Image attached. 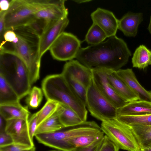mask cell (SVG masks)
Returning <instances> with one entry per match:
<instances>
[{
	"label": "cell",
	"instance_id": "1",
	"mask_svg": "<svg viewBox=\"0 0 151 151\" xmlns=\"http://www.w3.org/2000/svg\"><path fill=\"white\" fill-rule=\"evenodd\" d=\"M131 55L126 42L115 35L100 43L81 47L76 58L90 68H98L116 71L127 63Z\"/></svg>",
	"mask_w": 151,
	"mask_h": 151
},
{
	"label": "cell",
	"instance_id": "2",
	"mask_svg": "<svg viewBox=\"0 0 151 151\" xmlns=\"http://www.w3.org/2000/svg\"><path fill=\"white\" fill-rule=\"evenodd\" d=\"M0 75L13 88L20 99L31 90L29 74L22 59L13 50L0 48Z\"/></svg>",
	"mask_w": 151,
	"mask_h": 151
},
{
	"label": "cell",
	"instance_id": "3",
	"mask_svg": "<svg viewBox=\"0 0 151 151\" xmlns=\"http://www.w3.org/2000/svg\"><path fill=\"white\" fill-rule=\"evenodd\" d=\"M46 99L67 106L75 111L83 121H86V106L73 92L61 74L47 76L42 83Z\"/></svg>",
	"mask_w": 151,
	"mask_h": 151
},
{
	"label": "cell",
	"instance_id": "4",
	"mask_svg": "<svg viewBox=\"0 0 151 151\" xmlns=\"http://www.w3.org/2000/svg\"><path fill=\"white\" fill-rule=\"evenodd\" d=\"M102 131L120 149L140 151L141 147L130 128L116 119L102 122Z\"/></svg>",
	"mask_w": 151,
	"mask_h": 151
},
{
	"label": "cell",
	"instance_id": "5",
	"mask_svg": "<svg viewBox=\"0 0 151 151\" xmlns=\"http://www.w3.org/2000/svg\"><path fill=\"white\" fill-rule=\"evenodd\" d=\"M40 11L32 0H12L4 16L5 31L27 25Z\"/></svg>",
	"mask_w": 151,
	"mask_h": 151
},
{
	"label": "cell",
	"instance_id": "6",
	"mask_svg": "<svg viewBox=\"0 0 151 151\" xmlns=\"http://www.w3.org/2000/svg\"><path fill=\"white\" fill-rule=\"evenodd\" d=\"M86 107L93 116L102 122L117 116V109L99 91L93 78L87 89Z\"/></svg>",
	"mask_w": 151,
	"mask_h": 151
},
{
	"label": "cell",
	"instance_id": "7",
	"mask_svg": "<svg viewBox=\"0 0 151 151\" xmlns=\"http://www.w3.org/2000/svg\"><path fill=\"white\" fill-rule=\"evenodd\" d=\"M81 42L70 33L63 32L52 43L49 50L53 58L65 61L76 58L81 47Z\"/></svg>",
	"mask_w": 151,
	"mask_h": 151
},
{
	"label": "cell",
	"instance_id": "8",
	"mask_svg": "<svg viewBox=\"0 0 151 151\" xmlns=\"http://www.w3.org/2000/svg\"><path fill=\"white\" fill-rule=\"evenodd\" d=\"M17 36L19 41L16 43L12 44L13 50L26 65L29 71L32 85L39 78L41 60L38 58L37 51L33 49L34 47L22 37Z\"/></svg>",
	"mask_w": 151,
	"mask_h": 151
},
{
	"label": "cell",
	"instance_id": "9",
	"mask_svg": "<svg viewBox=\"0 0 151 151\" xmlns=\"http://www.w3.org/2000/svg\"><path fill=\"white\" fill-rule=\"evenodd\" d=\"M91 68L93 79L96 86L117 109L122 107L129 103L119 95L109 83L107 76L108 69L98 68Z\"/></svg>",
	"mask_w": 151,
	"mask_h": 151
},
{
	"label": "cell",
	"instance_id": "10",
	"mask_svg": "<svg viewBox=\"0 0 151 151\" xmlns=\"http://www.w3.org/2000/svg\"><path fill=\"white\" fill-rule=\"evenodd\" d=\"M68 17L61 19L49 25L44 30L39 38L37 50L38 58L41 60L44 54L48 50L59 35L68 25Z\"/></svg>",
	"mask_w": 151,
	"mask_h": 151
},
{
	"label": "cell",
	"instance_id": "11",
	"mask_svg": "<svg viewBox=\"0 0 151 151\" xmlns=\"http://www.w3.org/2000/svg\"><path fill=\"white\" fill-rule=\"evenodd\" d=\"M28 122L21 119L6 121L5 131L11 137L14 143L35 146L29 135Z\"/></svg>",
	"mask_w": 151,
	"mask_h": 151
},
{
	"label": "cell",
	"instance_id": "12",
	"mask_svg": "<svg viewBox=\"0 0 151 151\" xmlns=\"http://www.w3.org/2000/svg\"><path fill=\"white\" fill-rule=\"evenodd\" d=\"M91 16L93 23L99 26L105 32L108 38L116 35L119 20L112 12L98 8L91 13Z\"/></svg>",
	"mask_w": 151,
	"mask_h": 151
},
{
	"label": "cell",
	"instance_id": "13",
	"mask_svg": "<svg viewBox=\"0 0 151 151\" xmlns=\"http://www.w3.org/2000/svg\"><path fill=\"white\" fill-rule=\"evenodd\" d=\"M65 0H61L58 4L37 11L35 14V18L44 23L45 29L49 25L67 17L68 11L65 6Z\"/></svg>",
	"mask_w": 151,
	"mask_h": 151
},
{
	"label": "cell",
	"instance_id": "14",
	"mask_svg": "<svg viewBox=\"0 0 151 151\" xmlns=\"http://www.w3.org/2000/svg\"><path fill=\"white\" fill-rule=\"evenodd\" d=\"M116 72L119 77L137 96L139 100L151 103V91L147 90L140 85L132 69H120L116 71Z\"/></svg>",
	"mask_w": 151,
	"mask_h": 151
},
{
	"label": "cell",
	"instance_id": "15",
	"mask_svg": "<svg viewBox=\"0 0 151 151\" xmlns=\"http://www.w3.org/2000/svg\"><path fill=\"white\" fill-rule=\"evenodd\" d=\"M62 71L76 78L87 88L93 78L92 68L85 66L77 60H71L66 63Z\"/></svg>",
	"mask_w": 151,
	"mask_h": 151
},
{
	"label": "cell",
	"instance_id": "16",
	"mask_svg": "<svg viewBox=\"0 0 151 151\" xmlns=\"http://www.w3.org/2000/svg\"><path fill=\"white\" fill-rule=\"evenodd\" d=\"M143 20L142 13L128 12L119 20L118 29L125 36L134 37L137 34L139 26Z\"/></svg>",
	"mask_w": 151,
	"mask_h": 151
},
{
	"label": "cell",
	"instance_id": "17",
	"mask_svg": "<svg viewBox=\"0 0 151 151\" xmlns=\"http://www.w3.org/2000/svg\"><path fill=\"white\" fill-rule=\"evenodd\" d=\"M107 78L117 93L129 102L139 100L137 96L119 77L116 71L107 69Z\"/></svg>",
	"mask_w": 151,
	"mask_h": 151
},
{
	"label": "cell",
	"instance_id": "18",
	"mask_svg": "<svg viewBox=\"0 0 151 151\" xmlns=\"http://www.w3.org/2000/svg\"><path fill=\"white\" fill-rule=\"evenodd\" d=\"M150 114H151V103L145 101L139 100L132 101L117 110V116Z\"/></svg>",
	"mask_w": 151,
	"mask_h": 151
},
{
	"label": "cell",
	"instance_id": "19",
	"mask_svg": "<svg viewBox=\"0 0 151 151\" xmlns=\"http://www.w3.org/2000/svg\"><path fill=\"white\" fill-rule=\"evenodd\" d=\"M28 106L20 104L0 105V115L6 120L21 119L28 121L30 113Z\"/></svg>",
	"mask_w": 151,
	"mask_h": 151
},
{
	"label": "cell",
	"instance_id": "20",
	"mask_svg": "<svg viewBox=\"0 0 151 151\" xmlns=\"http://www.w3.org/2000/svg\"><path fill=\"white\" fill-rule=\"evenodd\" d=\"M61 109V105L59 104L55 112L37 127L35 136L39 134L52 132L65 128L59 119Z\"/></svg>",
	"mask_w": 151,
	"mask_h": 151
},
{
	"label": "cell",
	"instance_id": "21",
	"mask_svg": "<svg viewBox=\"0 0 151 151\" xmlns=\"http://www.w3.org/2000/svg\"><path fill=\"white\" fill-rule=\"evenodd\" d=\"M133 67L144 69L151 65V50L145 45H140L135 50L132 58Z\"/></svg>",
	"mask_w": 151,
	"mask_h": 151
},
{
	"label": "cell",
	"instance_id": "22",
	"mask_svg": "<svg viewBox=\"0 0 151 151\" xmlns=\"http://www.w3.org/2000/svg\"><path fill=\"white\" fill-rule=\"evenodd\" d=\"M20 100L14 90L0 75V105L19 103Z\"/></svg>",
	"mask_w": 151,
	"mask_h": 151
},
{
	"label": "cell",
	"instance_id": "23",
	"mask_svg": "<svg viewBox=\"0 0 151 151\" xmlns=\"http://www.w3.org/2000/svg\"><path fill=\"white\" fill-rule=\"evenodd\" d=\"M60 104L61 109L59 119L65 127L75 126L84 122L77 113L71 108L65 105Z\"/></svg>",
	"mask_w": 151,
	"mask_h": 151
},
{
	"label": "cell",
	"instance_id": "24",
	"mask_svg": "<svg viewBox=\"0 0 151 151\" xmlns=\"http://www.w3.org/2000/svg\"><path fill=\"white\" fill-rule=\"evenodd\" d=\"M61 74L71 90L86 107L87 88L77 79L68 74L63 71Z\"/></svg>",
	"mask_w": 151,
	"mask_h": 151
},
{
	"label": "cell",
	"instance_id": "25",
	"mask_svg": "<svg viewBox=\"0 0 151 151\" xmlns=\"http://www.w3.org/2000/svg\"><path fill=\"white\" fill-rule=\"evenodd\" d=\"M102 131L96 133L79 136L70 140L69 142L74 148L87 147L92 145L101 139L104 135Z\"/></svg>",
	"mask_w": 151,
	"mask_h": 151
},
{
	"label": "cell",
	"instance_id": "26",
	"mask_svg": "<svg viewBox=\"0 0 151 151\" xmlns=\"http://www.w3.org/2000/svg\"><path fill=\"white\" fill-rule=\"evenodd\" d=\"M116 119L120 122L129 127L151 125V114L118 116Z\"/></svg>",
	"mask_w": 151,
	"mask_h": 151
},
{
	"label": "cell",
	"instance_id": "27",
	"mask_svg": "<svg viewBox=\"0 0 151 151\" xmlns=\"http://www.w3.org/2000/svg\"><path fill=\"white\" fill-rule=\"evenodd\" d=\"M129 127L141 148L151 146V125Z\"/></svg>",
	"mask_w": 151,
	"mask_h": 151
},
{
	"label": "cell",
	"instance_id": "28",
	"mask_svg": "<svg viewBox=\"0 0 151 151\" xmlns=\"http://www.w3.org/2000/svg\"><path fill=\"white\" fill-rule=\"evenodd\" d=\"M108 38L104 31L97 24L93 23L88 29L85 40L90 45L100 43Z\"/></svg>",
	"mask_w": 151,
	"mask_h": 151
},
{
	"label": "cell",
	"instance_id": "29",
	"mask_svg": "<svg viewBox=\"0 0 151 151\" xmlns=\"http://www.w3.org/2000/svg\"><path fill=\"white\" fill-rule=\"evenodd\" d=\"M59 104L54 101L47 100L42 108L37 112V127L55 112Z\"/></svg>",
	"mask_w": 151,
	"mask_h": 151
},
{
	"label": "cell",
	"instance_id": "30",
	"mask_svg": "<svg viewBox=\"0 0 151 151\" xmlns=\"http://www.w3.org/2000/svg\"><path fill=\"white\" fill-rule=\"evenodd\" d=\"M42 91L40 88L36 86L31 89L26 100L28 107L34 109L40 105L43 98Z\"/></svg>",
	"mask_w": 151,
	"mask_h": 151
},
{
	"label": "cell",
	"instance_id": "31",
	"mask_svg": "<svg viewBox=\"0 0 151 151\" xmlns=\"http://www.w3.org/2000/svg\"><path fill=\"white\" fill-rule=\"evenodd\" d=\"M119 149L118 147L105 135L96 151H119Z\"/></svg>",
	"mask_w": 151,
	"mask_h": 151
},
{
	"label": "cell",
	"instance_id": "32",
	"mask_svg": "<svg viewBox=\"0 0 151 151\" xmlns=\"http://www.w3.org/2000/svg\"><path fill=\"white\" fill-rule=\"evenodd\" d=\"M35 147L21 144L13 143L10 145L0 147V150H7L9 151H35Z\"/></svg>",
	"mask_w": 151,
	"mask_h": 151
},
{
	"label": "cell",
	"instance_id": "33",
	"mask_svg": "<svg viewBox=\"0 0 151 151\" xmlns=\"http://www.w3.org/2000/svg\"><path fill=\"white\" fill-rule=\"evenodd\" d=\"M37 112L33 114L29 118L28 122V127L29 135L33 141V137L37 127Z\"/></svg>",
	"mask_w": 151,
	"mask_h": 151
},
{
	"label": "cell",
	"instance_id": "34",
	"mask_svg": "<svg viewBox=\"0 0 151 151\" xmlns=\"http://www.w3.org/2000/svg\"><path fill=\"white\" fill-rule=\"evenodd\" d=\"M13 143L12 137L5 130L0 132V147L7 146Z\"/></svg>",
	"mask_w": 151,
	"mask_h": 151
},
{
	"label": "cell",
	"instance_id": "35",
	"mask_svg": "<svg viewBox=\"0 0 151 151\" xmlns=\"http://www.w3.org/2000/svg\"><path fill=\"white\" fill-rule=\"evenodd\" d=\"M6 11H0V38L1 44L4 43L3 35L5 30V29L4 16Z\"/></svg>",
	"mask_w": 151,
	"mask_h": 151
},
{
	"label": "cell",
	"instance_id": "36",
	"mask_svg": "<svg viewBox=\"0 0 151 151\" xmlns=\"http://www.w3.org/2000/svg\"><path fill=\"white\" fill-rule=\"evenodd\" d=\"M103 138L91 146L87 147H75L70 151H96Z\"/></svg>",
	"mask_w": 151,
	"mask_h": 151
},
{
	"label": "cell",
	"instance_id": "37",
	"mask_svg": "<svg viewBox=\"0 0 151 151\" xmlns=\"http://www.w3.org/2000/svg\"><path fill=\"white\" fill-rule=\"evenodd\" d=\"M17 37L15 32L12 30L6 31L3 35L4 42H12Z\"/></svg>",
	"mask_w": 151,
	"mask_h": 151
},
{
	"label": "cell",
	"instance_id": "38",
	"mask_svg": "<svg viewBox=\"0 0 151 151\" xmlns=\"http://www.w3.org/2000/svg\"><path fill=\"white\" fill-rule=\"evenodd\" d=\"M11 0H1L0 1V11H6L9 9Z\"/></svg>",
	"mask_w": 151,
	"mask_h": 151
},
{
	"label": "cell",
	"instance_id": "39",
	"mask_svg": "<svg viewBox=\"0 0 151 151\" xmlns=\"http://www.w3.org/2000/svg\"><path fill=\"white\" fill-rule=\"evenodd\" d=\"M6 120L0 115V132L5 130Z\"/></svg>",
	"mask_w": 151,
	"mask_h": 151
},
{
	"label": "cell",
	"instance_id": "40",
	"mask_svg": "<svg viewBox=\"0 0 151 151\" xmlns=\"http://www.w3.org/2000/svg\"><path fill=\"white\" fill-rule=\"evenodd\" d=\"M91 1V0H76L73 1L78 4H81L88 2L89 1Z\"/></svg>",
	"mask_w": 151,
	"mask_h": 151
},
{
	"label": "cell",
	"instance_id": "41",
	"mask_svg": "<svg viewBox=\"0 0 151 151\" xmlns=\"http://www.w3.org/2000/svg\"><path fill=\"white\" fill-rule=\"evenodd\" d=\"M140 151H151V146L141 148Z\"/></svg>",
	"mask_w": 151,
	"mask_h": 151
},
{
	"label": "cell",
	"instance_id": "42",
	"mask_svg": "<svg viewBox=\"0 0 151 151\" xmlns=\"http://www.w3.org/2000/svg\"><path fill=\"white\" fill-rule=\"evenodd\" d=\"M147 29L149 32L151 34V15L150 16V23Z\"/></svg>",
	"mask_w": 151,
	"mask_h": 151
},
{
	"label": "cell",
	"instance_id": "43",
	"mask_svg": "<svg viewBox=\"0 0 151 151\" xmlns=\"http://www.w3.org/2000/svg\"><path fill=\"white\" fill-rule=\"evenodd\" d=\"M0 151H9L7 150H0Z\"/></svg>",
	"mask_w": 151,
	"mask_h": 151
},
{
	"label": "cell",
	"instance_id": "44",
	"mask_svg": "<svg viewBox=\"0 0 151 151\" xmlns=\"http://www.w3.org/2000/svg\"><path fill=\"white\" fill-rule=\"evenodd\" d=\"M60 151L56 150H51V151Z\"/></svg>",
	"mask_w": 151,
	"mask_h": 151
}]
</instances>
